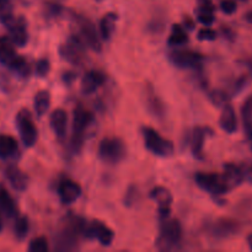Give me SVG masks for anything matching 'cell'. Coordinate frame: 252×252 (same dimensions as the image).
Wrapping results in <instances>:
<instances>
[{
  "instance_id": "cell-28",
  "label": "cell",
  "mask_w": 252,
  "mask_h": 252,
  "mask_svg": "<svg viewBox=\"0 0 252 252\" xmlns=\"http://www.w3.org/2000/svg\"><path fill=\"white\" fill-rule=\"evenodd\" d=\"M189 42V36H187V32L185 31V29L180 25H174L171 30V33H170L169 39H167V43L170 46H181Z\"/></svg>"
},
{
  "instance_id": "cell-2",
  "label": "cell",
  "mask_w": 252,
  "mask_h": 252,
  "mask_svg": "<svg viewBox=\"0 0 252 252\" xmlns=\"http://www.w3.org/2000/svg\"><path fill=\"white\" fill-rule=\"evenodd\" d=\"M143 139H144V145L150 153H153L157 157L167 158L174 154V143L166 138L161 137L159 132L150 127L142 128Z\"/></svg>"
},
{
  "instance_id": "cell-29",
  "label": "cell",
  "mask_w": 252,
  "mask_h": 252,
  "mask_svg": "<svg viewBox=\"0 0 252 252\" xmlns=\"http://www.w3.org/2000/svg\"><path fill=\"white\" fill-rule=\"evenodd\" d=\"M197 19L204 26H211L214 22V6L213 5H207V6H201L197 14Z\"/></svg>"
},
{
  "instance_id": "cell-42",
  "label": "cell",
  "mask_w": 252,
  "mask_h": 252,
  "mask_svg": "<svg viewBox=\"0 0 252 252\" xmlns=\"http://www.w3.org/2000/svg\"><path fill=\"white\" fill-rule=\"evenodd\" d=\"M2 5H4V2H2V0H0V11H1L2 9Z\"/></svg>"
},
{
  "instance_id": "cell-4",
  "label": "cell",
  "mask_w": 252,
  "mask_h": 252,
  "mask_svg": "<svg viewBox=\"0 0 252 252\" xmlns=\"http://www.w3.org/2000/svg\"><path fill=\"white\" fill-rule=\"evenodd\" d=\"M182 239V226L177 219H162L160 226V235L158 239L157 246L160 250H170Z\"/></svg>"
},
{
  "instance_id": "cell-35",
  "label": "cell",
  "mask_w": 252,
  "mask_h": 252,
  "mask_svg": "<svg viewBox=\"0 0 252 252\" xmlns=\"http://www.w3.org/2000/svg\"><path fill=\"white\" fill-rule=\"evenodd\" d=\"M49 70H51V64H49L48 59L42 58L37 62V64H36L37 75L41 76V78H44L46 75H48Z\"/></svg>"
},
{
  "instance_id": "cell-18",
  "label": "cell",
  "mask_w": 252,
  "mask_h": 252,
  "mask_svg": "<svg viewBox=\"0 0 252 252\" xmlns=\"http://www.w3.org/2000/svg\"><path fill=\"white\" fill-rule=\"evenodd\" d=\"M49 123H51V128L57 137L61 139L65 137L66 127H68V115L63 108H57L51 113Z\"/></svg>"
},
{
  "instance_id": "cell-13",
  "label": "cell",
  "mask_w": 252,
  "mask_h": 252,
  "mask_svg": "<svg viewBox=\"0 0 252 252\" xmlns=\"http://www.w3.org/2000/svg\"><path fill=\"white\" fill-rule=\"evenodd\" d=\"M150 198L154 199L159 206V214L160 218L165 219L169 218L170 216V207L172 203V194L166 187L157 186L153 189L149 193Z\"/></svg>"
},
{
  "instance_id": "cell-9",
  "label": "cell",
  "mask_w": 252,
  "mask_h": 252,
  "mask_svg": "<svg viewBox=\"0 0 252 252\" xmlns=\"http://www.w3.org/2000/svg\"><path fill=\"white\" fill-rule=\"evenodd\" d=\"M170 62L175 66L181 69H199L203 63V57L198 52L191 49H180L174 51L169 56Z\"/></svg>"
},
{
  "instance_id": "cell-17",
  "label": "cell",
  "mask_w": 252,
  "mask_h": 252,
  "mask_svg": "<svg viewBox=\"0 0 252 252\" xmlns=\"http://www.w3.org/2000/svg\"><path fill=\"white\" fill-rule=\"evenodd\" d=\"M5 176H6V180L15 191L22 192L27 189L29 179H27L26 174L21 169L15 166V165H9L5 169Z\"/></svg>"
},
{
  "instance_id": "cell-36",
  "label": "cell",
  "mask_w": 252,
  "mask_h": 252,
  "mask_svg": "<svg viewBox=\"0 0 252 252\" xmlns=\"http://www.w3.org/2000/svg\"><path fill=\"white\" fill-rule=\"evenodd\" d=\"M220 10L226 15H233L238 10V4L235 0H221Z\"/></svg>"
},
{
  "instance_id": "cell-40",
  "label": "cell",
  "mask_w": 252,
  "mask_h": 252,
  "mask_svg": "<svg viewBox=\"0 0 252 252\" xmlns=\"http://www.w3.org/2000/svg\"><path fill=\"white\" fill-rule=\"evenodd\" d=\"M248 244H249V248H250V250L252 251V234L248 236Z\"/></svg>"
},
{
  "instance_id": "cell-10",
  "label": "cell",
  "mask_w": 252,
  "mask_h": 252,
  "mask_svg": "<svg viewBox=\"0 0 252 252\" xmlns=\"http://www.w3.org/2000/svg\"><path fill=\"white\" fill-rule=\"evenodd\" d=\"M84 236L88 239H96L102 246H110L115 239V233L106 224L94 220L93 223L85 225Z\"/></svg>"
},
{
  "instance_id": "cell-26",
  "label": "cell",
  "mask_w": 252,
  "mask_h": 252,
  "mask_svg": "<svg viewBox=\"0 0 252 252\" xmlns=\"http://www.w3.org/2000/svg\"><path fill=\"white\" fill-rule=\"evenodd\" d=\"M49 105H51V94L47 90H41L34 95L33 98V107L34 112L38 117L46 115V112L48 111Z\"/></svg>"
},
{
  "instance_id": "cell-7",
  "label": "cell",
  "mask_w": 252,
  "mask_h": 252,
  "mask_svg": "<svg viewBox=\"0 0 252 252\" xmlns=\"http://www.w3.org/2000/svg\"><path fill=\"white\" fill-rule=\"evenodd\" d=\"M194 180L199 189L213 196H221L230 191L223 175L214 174V172H198L194 176Z\"/></svg>"
},
{
  "instance_id": "cell-12",
  "label": "cell",
  "mask_w": 252,
  "mask_h": 252,
  "mask_svg": "<svg viewBox=\"0 0 252 252\" xmlns=\"http://www.w3.org/2000/svg\"><path fill=\"white\" fill-rule=\"evenodd\" d=\"M240 230L239 221L230 218H219L213 221L211 226V234L217 239H226L235 235Z\"/></svg>"
},
{
  "instance_id": "cell-8",
  "label": "cell",
  "mask_w": 252,
  "mask_h": 252,
  "mask_svg": "<svg viewBox=\"0 0 252 252\" xmlns=\"http://www.w3.org/2000/svg\"><path fill=\"white\" fill-rule=\"evenodd\" d=\"M1 21L9 31V37L12 43L17 47H25L29 41V33L24 17L16 19L11 14H4L1 16Z\"/></svg>"
},
{
  "instance_id": "cell-33",
  "label": "cell",
  "mask_w": 252,
  "mask_h": 252,
  "mask_svg": "<svg viewBox=\"0 0 252 252\" xmlns=\"http://www.w3.org/2000/svg\"><path fill=\"white\" fill-rule=\"evenodd\" d=\"M9 68L12 69L14 71H16V73L21 76H29L30 74L29 62L25 58H22V57H17L16 61H15Z\"/></svg>"
},
{
  "instance_id": "cell-27",
  "label": "cell",
  "mask_w": 252,
  "mask_h": 252,
  "mask_svg": "<svg viewBox=\"0 0 252 252\" xmlns=\"http://www.w3.org/2000/svg\"><path fill=\"white\" fill-rule=\"evenodd\" d=\"M241 118L246 137L252 142V96L246 98L241 107Z\"/></svg>"
},
{
  "instance_id": "cell-19",
  "label": "cell",
  "mask_w": 252,
  "mask_h": 252,
  "mask_svg": "<svg viewBox=\"0 0 252 252\" xmlns=\"http://www.w3.org/2000/svg\"><path fill=\"white\" fill-rule=\"evenodd\" d=\"M61 56L62 58L68 61L71 64H80L81 63V54H83V48L79 43V39H73V41L64 43L61 46Z\"/></svg>"
},
{
  "instance_id": "cell-38",
  "label": "cell",
  "mask_w": 252,
  "mask_h": 252,
  "mask_svg": "<svg viewBox=\"0 0 252 252\" xmlns=\"http://www.w3.org/2000/svg\"><path fill=\"white\" fill-rule=\"evenodd\" d=\"M201 6H207V5H213L212 0H198Z\"/></svg>"
},
{
  "instance_id": "cell-41",
  "label": "cell",
  "mask_w": 252,
  "mask_h": 252,
  "mask_svg": "<svg viewBox=\"0 0 252 252\" xmlns=\"http://www.w3.org/2000/svg\"><path fill=\"white\" fill-rule=\"evenodd\" d=\"M2 228H4V223H2L1 216H0V233H1V231H2Z\"/></svg>"
},
{
  "instance_id": "cell-5",
  "label": "cell",
  "mask_w": 252,
  "mask_h": 252,
  "mask_svg": "<svg viewBox=\"0 0 252 252\" xmlns=\"http://www.w3.org/2000/svg\"><path fill=\"white\" fill-rule=\"evenodd\" d=\"M16 128L19 130L21 142L24 143L25 147L31 148L36 144L37 138H38V132L34 126L32 115L27 108H22L16 115Z\"/></svg>"
},
{
  "instance_id": "cell-1",
  "label": "cell",
  "mask_w": 252,
  "mask_h": 252,
  "mask_svg": "<svg viewBox=\"0 0 252 252\" xmlns=\"http://www.w3.org/2000/svg\"><path fill=\"white\" fill-rule=\"evenodd\" d=\"M86 221L80 218H73L68 220L56 236V249L59 251H70L74 250L78 245L79 236L84 235Z\"/></svg>"
},
{
  "instance_id": "cell-34",
  "label": "cell",
  "mask_w": 252,
  "mask_h": 252,
  "mask_svg": "<svg viewBox=\"0 0 252 252\" xmlns=\"http://www.w3.org/2000/svg\"><path fill=\"white\" fill-rule=\"evenodd\" d=\"M209 98L216 106H224L229 102V95L223 90H213L209 94Z\"/></svg>"
},
{
  "instance_id": "cell-24",
  "label": "cell",
  "mask_w": 252,
  "mask_h": 252,
  "mask_svg": "<svg viewBox=\"0 0 252 252\" xmlns=\"http://www.w3.org/2000/svg\"><path fill=\"white\" fill-rule=\"evenodd\" d=\"M19 150V144L16 139L11 135L0 134V158L4 160L14 157Z\"/></svg>"
},
{
  "instance_id": "cell-39",
  "label": "cell",
  "mask_w": 252,
  "mask_h": 252,
  "mask_svg": "<svg viewBox=\"0 0 252 252\" xmlns=\"http://www.w3.org/2000/svg\"><path fill=\"white\" fill-rule=\"evenodd\" d=\"M245 20L249 22V24H252V10H250L249 12H246Z\"/></svg>"
},
{
  "instance_id": "cell-22",
  "label": "cell",
  "mask_w": 252,
  "mask_h": 252,
  "mask_svg": "<svg viewBox=\"0 0 252 252\" xmlns=\"http://www.w3.org/2000/svg\"><path fill=\"white\" fill-rule=\"evenodd\" d=\"M0 212L4 213L7 218L17 217V207L15 201L1 185H0Z\"/></svg>"
},
{
  "instance_id": "cell-3",
  "label": "cell",
  "mask_w": 252,
  "mask_h": 252,
  "mask_svg": "<svg viewBox=\"0 0 252 252\" xmlns=\"http://www.w3.org/2000/svg\"><path fill=\"white\" fill-rule=\"evenodd\" d=\"M98 158L106 164H118L126 157V144L117 137H107L98 144Z\"/></svg>"
},
{
  "instance_id": "cell-11",
  "label": "cell",
  "mask_w": 252,
  "mask_h": 252,
  "mask_svg": "<svg viewBox=\"0 0 252 252\" xmlns=\"http://www.w3.org/2000/svg\"><path fill=\"white\" fill-rule=\"evenodd\" d=\"M76 22H78L79 30H80V34L83 37L84 42L94 49L95 52L101 51V39L98 36V32L96 30L95 25L90 21L89 19H85L83 16L75 17Z\"/></svg>"
},
{
  "instance_id": "cell-14",
  "label": "cell",
  "mask_w": 252,
  "mask_h": 252,
  "mask_svg": "<svg viewBox=\"0 0 252 252\" xmlns=\"http://www.w3.org/2000/svg\"><path fill=\"white\" fill-rule=\"evenodd\" d=\"M58 194L62 203L71 204L81 196V187L73 180H63L58 186Z\"/></svg>"
},
{
  "instance_id": "cell-30",
  "label": "cell",
  "mask_w": 252,
  "mask_h": 252,
  "mask_svg": "<svg viewBox=\"0 0 252 252\" xmlns=\"http://www.w3.org/2000/svg\"><path fill=\"white\" fill-rule=\"evenodd\" d=\"M30 230V223L29 219L26 217H17L16 220H15V225H14V233L15 236L20 240L25 239L29 234Z\"/></svg>"
},
{
  "instance_id": "cell-23",
  "label": "cell",
  "mask_w": 252,
  "mask_h": 252,
  "mask_svg": "<svg viewBox=\"0 0 252 252\" xmlns=\"http://www.w3.org/2000/svg\"><path fill=\"white\" fill-rule=\"evenodd\" d=\"M207 132L208 128L203 127H194L193 133H192V140H191V150L193 157L201 158L202 152H203L204 142H206Z\"/></svg>"
},
{
  "instance_id": "cell-16",
  "label": "cell",
  "mask_w": 252,
  "mask_h": 252,
  "mask_svg": "<svg viewBox=\"0 0 252 252\" xmlns=\"http://www.w3.org/2000/svg\"><path fill=\"white\" fill-rule=\"evenodd\" d=\"M219 126L228 134H233V133H235L238 130V116H236L234 107L229 102L223 106L220 117H219Z\"/></svg>"
},
{
  "instance_id": "cell-15",
  "label": "cell",
  "mask_w": 252,
  "mask_h": 252,
  "mask_svg": "<svg viewBox=\"0 0 252 252\" xmlns=\"http://www.w3.org/2000/svg\"><path fill=\"white\" fill-rule=\"evenodd\" d=\"M106 81L105 74L98 70H90L81 79V93L84 95H91Z\"/></svg>"
},
{
  "instance_id": "cell-25",
  "label": "cell",
  "mask_w": 252,
  "mask_h": 252,
  "mask_svg": "<svg viewBox=\"0 0 252 252\" xmlns=\"http://www.w3.org/2000/svg\"><path fill=\"white\" fill-rule=\"evenodd\" d=\"M118 16L115 14V12H108L105 16L101 19L100 21V36L101 38L105 39V41H108L112 37L113 32H115L116 29V22H117Z\"/></svg>"
},
{
  "instance_id": "cell-44",
  "label": "cell",
  "mask_w": 252,
  "mask_h": 252,
  "mask_svg": "<svg viewBox=\"0 0 252 252\" xmlns=\"http://www.w3.org/2000/svg\"><path fill=\"white\" fill-rule=\"evenodd\" d=\"M241 1H248V0H241Z\"/></svg>"
},
{
  "instance_id": "cell-6",
  "label": "cell",
  "mask_w": 252,
  "mask_h": 252,
  "mask_svg": "<svg viewBox=\"0 0 252 252\" xmlns=\"http://www.w3.org/2000/svg\"><path fill=\"white\" fill-rule=\"evenodd\" d=\"M94 116L90 111L84 107H76L74 110L73 118V139H71V145L74 150L78 152L81 148L84 142V133L88 129L89 126L93 123Z\"/></svg>"
},
{
  "instance_id": "cell-21",
  "label": "cell",
  "mask_w": 252,
  "mask_h": 252,
  "mask_svg": "<svg viewBox=\"0 0 252 252\" xmlns=\"http://www.w3.org/2000/svg\"><path fill=\"white\" fill-rule=\"evenodd\" d=\"M15 44L10 39L9 36H1L0 37V63L5 64V65L10 66L19 54L15 51Z\"/></svg>"
},
{
  "instance_id": "cell-31",
  "label": "cell",
  "mask_w": 252,
  "mask_h": 252,
  "mask_svg": "<svg viewBox=\"0 0 252 252\" xmlns=\"http://www.w3.org/2000/svg\"><path fill=\"white\" fill-rule=\"evenodd\" d=\"M148 107H149V110L152 111V112L154 113V116H157V117L164 116V105H162L160 98L158 97L154 93H148Z\"/></svg>"
},
{
  "instance_id": "cell-32",
  "label": "cell",
  "mask_w": 252,
  "mask_h": 252,
  "mask_svg": "<svg viewBox=\"0 0 252 252\" xmlns=\"http://www.w3.org/2000/svg\"><path fill=\"white\" fill-rule=\"evenodd\" d=\"M27 250L30 252H47L49 250L48 241L44 236H37L30 241Z\"/></svg>"
},
{
  "instance_id": "cell-43",
  "label": "cell",
  "mask_w": 252,
  "mask_h": 252,
  "mask_svg": "<svg viewBox=\"0 0 252 252\" xmlns=\"http://www.w3.org/2000/svg\"><path fill=\"white\" fill-rule=\"evenodd\" d=\"M250 171L252 172V165H251V166H250Z\"/></svg>"
},
{
  "instance_id": "cell-20",
  "label": "cell",
  "mask_w": 252,
  "mask_h": 252,
  "mask_svg": "<svg viewBox=\"0 0 252 252\" xmlns=\"http://www.w3.org/2000/svg\"><path fill=\"white\" fill-rule=\"evenodd\" d=\"M223 177L229 189H233L243 184L244 179H245V171L243 170V167L235 164H225Z\"/></svg>"
},
{
  "instance_id": "cell-37",
  "label": "cell",
  "mask_w": 252,
  "mask_h": 252,
  "mask_svg": "<svg viewBox=\"0 0 252 252\" xmlns=\"http://www.w3.org/2000/svg\"><path fill=\"white\" fill-rule=\"evenodd\" d=\"M217 38V32L211 27H204L199 30L198 39L199 41H214Z\"/></svg>"
}]
</instances>
